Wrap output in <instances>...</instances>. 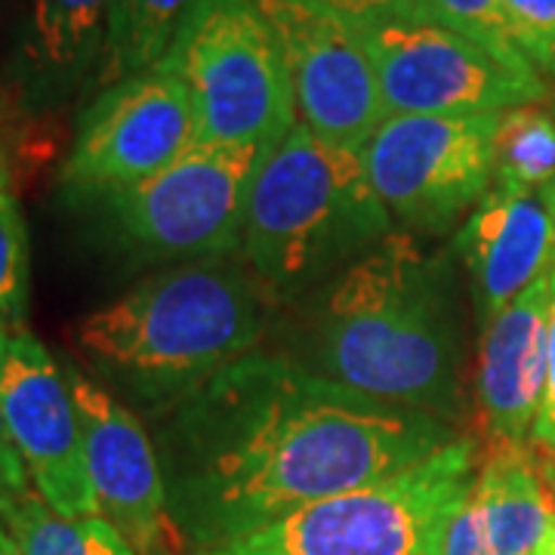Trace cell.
I'll list each match as a JSON object with an SVG mask.
<instances>
[{"label":"cell","instance_id":"6da1fadb","mask_svg":"<svg viewBox=\"0 0 555 555\" xmlns=\"http://www.w3.org/2000/svg\"><path fill=\"white\" fill-rule=\"evenodd\" d=\"M155 423L167 509L195 553L398 476L460 436L259 349Z\"/></svg>","mask_w":555,"mask_h":555},{"label":"cell","instance_id":"7a4b0ae2","mask_svg":"<svg viewBox=\"0 0 555 555\" xmlns=\"http://www.w3.org/2000/svg\"><path fill=\"white\" fill-rule=\"evenodd\" d=\"M291 358L358 396L456 429L463 321L454 254L426 250L411 232H392L318 287Z\"/></svg>","mask_w":555,"mask_h":555},{"label":"cell","instance_id":"3957f363","mask_svg":"<svg viewBox=\"0 0 555 555\" xmlns=\"http://www.w3.org/2000/svg\"><path fill=\"white\" fill-rule=\"evenodd\" d=\"M272 297L247 262H185L149 275L80 318V361L127 408L158 420L225 367L254 356Z\"/></svg>","mask_w":555,"mask_h":555},{"label":"cell","instance_id":"277c9868","mask_svg":"<svg viewBox=\"0 0 555 555\" xmlns=\"http://www.w3.org/2000/svg\"><path fill=\"white\" fill-rule=\"evenodd\" d=\"M392 235L361 149L297 127L272 145L250 179L241 257L272 302H291L346 272Z\"/></svg>","mask_w":555,"mask_h":555},{"label":"cell","instance_id":"5b68a950","mask_svg":"<svg viewBox=\"0 0 555 555\" xmlns=\"http://www.w3.org/2000/svg\"><path fill=\"white\" fill-rule=\"evenodd\" d=\"M478 476V444L456 436L398 476L327 496L195 555H441Z\"/></svg>","mask_w":555,"mask_h":555},{"label":"cell","instance_id":"8992f818","mask_svg":"<svg viewBox=\"0 0 555 555\" xmlns=\"http://www.w3.org/2000/svg\"><path fill=\"white\" fill-rule=\"evenodd\" d=\"M155 68L189 90L198 145L272 149L297 127L287 62L257 0H195Z\"/></svg>","mask_w":555,"mask_h":555},{"label":"cell","instance_id":"52a82bcc","mask_svg":"<svg viewBox=\"0 0 555 555\" xmlns=\"http://www.w3.org/2000/svg\"><path fill=\"white\" fill-rule=\"evenodd\" d=\"M257 145H192L158 177L100 201L93 210L108 244L139 266L204 262L241 250Z\"/></svg>","mask_w":555,"mask_h":555},{"label":"cell","instance_id":"ba28073f","mask_svg":"<svg viewBox=\"0 0 555 555\" xmlns=\"http://www.w3.org/2000/svg\"><path fill=\"white\" fill-rule=\"evenodd\" d=\"M500 115H389L361 145L367 179L411 235H444L494 185Z\"/></svg>","mask_w":555,"mask_h":555},{"label":"cell","instance_id":"9c48e42d","mask_svg":"<svg viewBox=\"0 0 555 555\" xmlns=\"http://www.w3.org/2000/svg\"><path fill=\"white\" fill-rule=\"evenodd\" d=\"M192 145L198 118L182 80L160 68L142 72L100 90L83 108L60 170L62 195L75 207H96L158 177Z\"/></svg>","mask_w":555,"mask_h":555},{"label":"cell","instance_id":"30bf717a","mask_svg":"<svg viewBox=\"0 0 555 555\" xmlns=\"http://www.w3.org/2000/svg\"><path fill=\"white\" fill-rule=\"evenodd\" d=\"M358 28V25H356ZM389 115H500L546 100L550 80L518 72L476 40L429 20L361 25Z\"/></svg>","mask_w":555,"mask_h":555},{"label":"cell","instance_id":"8fae6325","mask_svg":"<svg viewBox=\"0 0 555 555\" xmlns=\"http://www.w3.org/2000/svg\"><path fill=\"white\" fill-rule=\"evenodd\" d=\"M275 28L297 115L318 139L361 149L386 120L377 68L361 31L309 0H257Z\"/></svg>","mask_w":555,"mask_h":555},{"label":"cell","instance_id":"7c38bea8","mask_svg":"<svg viewBox=\"0 0 555 555\" xmlns=\"http://www.w3.org/2000/svg\"><path fill=\"white\" fill-rule=\"evenodd\" d=\"M78 411L87 476L100 516L137 555H170L179 531L167 509V485L155 441L142 420L72 361L62 364Z\"/></svg>","mask_w":555,"mask_h":555},{"label":"cell","instance_id":"4fadbf2b","mask_svg":"<svg viewBox=\"0 0 555 555\" xmlns=\"http://www.w3.org/2000/svg\"><path fill=\"white\" fill-rule=\"evenodd\" d=\"M0 404L35 491L62 516H100L65 371L28 331L0 334Z\"/></svg>","mask_w":555,"mask_h":555},{"label":"cell","instance_id":"5bb4252c","mask_svg":"<svg viewBox=\"0 0 555 555\" xmlns=\"http://www.w3.org/2000/svg\"><path fill=\"white\" fill-rule=\"evenodd\" d=\"M451 254L469 278L478 324L485 327L555 259V182L534 195L488 192L456 229Z\"/></svg>","mask_w":555,"mask_h":555},{"label":"cell","instance_id":"9a60e30c","mask_svg":"<svg viewBox=\"0 0 555 555\" xmlns=\"http://www.w3.org/2000/svg\"><path fill=\"white\" fill-rule=\"evenodd\" d=\"M550 343V275L518 294L481 327L476 358L478 429L494 448H516L534 438L546 389Z\"/></svg>","mask_w":555,"mask_h":555},{"label":"cell","instance_id":"2e32d148","mask_svg":"<svg viewBox=\"0 0 555 555\" xmlns=\"http://www.w3.org/2000/svg\"><path fill=\"white\" fill-rule=\"evenodd\" d=\"M115 0H28L7 80L25 112L50 115L93 87Z\"/></svg>","mask_w":555,"mask_h":555},{"label":"cell","instance_id":"e0dca14e","mask_svg":"<svg viewBox=\"0 0 555 555\" xmlns=\"http://www.w3.org/2000/svg\"><path fill=\"white\" fill-rule=\"evenodd\" d=\"M469 500L481 521L488 555H537L555 513L546 451L534 441L488 451Z\"/></svg>","mask_w":555,"mask_h":555},{"label":"cell","instance_id":"ac0fdd59","mask_svg":"<svg viewBox=\"0 0 555 555\" xmlns=\"http://www.w3.org/2000/svg\"><path fill=\"white\" fill-rule=\"evenodd\" d=\"M0 525L20 555H137L102 516H62L35 488L0 491Z\"/></svg>","mask_w":555,"mask_h":555},{"label":"cell","instance_id":"d6986e66","mask_svg":"<svg viewBox=\"0 0 555 555\" xmlns=\"http://www.w3.org/2000/svg\"><path fill=\"white\" fill-rule=\"evenodd\" d=\"M192 3L195 0H115L105 50L90 87L93 96L112 83L152 72L164 60Z\"/></svg>","mask_w":555,"mask_h":555},{"label":"cell","instance_id":"ffe728a7","mask_svg":"<svg viewBox=\"0 0 555 555\" xmlns=\"http://www.w3.org/2000/svg\"><path fill=\"white\" fill-rule=\"evenodd\" d=\"M555 182V93L500 112L494 133V192L534 195Z\"/></svg>","mask_w":555,"mask_h":555},{"label":"cell","instance_id":"44dd1931","mask_svg":"<svg viewBox=\"0 0 555 555\" xmlns=\"http://www.w3.org/2000/svg\"><path fill=\"white\" fill-rule=\"evenodd\" d=\"M420 3L429 22H438L463 38L476 40L478 47H485L496 60H503L518 72H534V65L521 56V50L509 35L503 0H420Z\"/></svg>","mask_w":555,"mask_h":555},{"label":"cell","instance_id":"7402d4cb","mask_svg":"<svg viewBox=\"0 0 555 555\" xmlns=\"http://www.w3.org/2000/svg\"><path fill=\"white\" fill-rule=\"evenodd\" d=\"M28 229L22 219L20 201L0 192V334L25 331L28 315Z\"/></svg>","mask_w":555,"mask_h":555},{"label":"cell","instance_id":"603a6c76","mask_svg":"<svg viewBox=\"0 0 555 555\" xmlns=\"http://www.w3.org/2000/svg\"><path fill=\"white\" fill-rule=\"evenodd\" d=\"M503 13L521 56L555 87V0H503Z\"/></svg>","mask_w":555,"mask_h":555},{"label":"cell","instance_id":"cb8c5ba5","mask_svg":"<svg viewBox=\"0 0 555 555\" xmlns=\"http://www.w3.org/2000/svg\"><path fill=\"white\" fill-rule=\"evenodd\" d=\"M321 10L334 13L349 25H374L392 20H426L420 0H309Z\"/></svg>","mask_w":555,"mask_h":555},{"label":"cell","instance_id":"d4e9b609","mask_svg":"<svg viewBox=\"0 0 555 555\" xmlns=\"http://www.w3.org/2000/svg\"><path fill=\"white\" fill-rule=\"evenodd\" d=\"M534 444L555 456V259L550 269V343H546V389L534 423Z\"/></svg>","mask_w":555,"mask_h":555},{"label":"cell","instance_id":"484cf974","mask_svg":"<svg viewBox=\"0 0 555 555\" xmlns=\"http://www.w3.org/2000/svg\"><path fill=\"white\" fill-rule=\"evenodd\" d=\"M25 488H28V473H25V463L13 444L3 404H0V491H25Z\"/></svg>","mask_w":555,"mask_h":555},{"label":"cell","instance_id":"4316f807","mask_svg":"<svg viewBox=\"0 0 555 555\" xmlns=\"http://www.w3.org/2000/svg\"><path fill=\"white\" fill-rule=\"evenodd\" d=\"M13 189V173H10V149H7V137H3V112H0V192Z\"/></svg>","mask_w":555,"mask_h":555},{"label":"cell","instance_id":"83f0119b","mask_svg":"<svg viewBox=\"0 0 555 555\" xmlns=\"http://www.w3.org/2000/svg\"><path fill=\"white\" fill-rule=\"evenodd\" d=\"M537 555H555V513L553 518H550V528H546V534H543V543H540Z\"/></svg>","mask_w":555,"mask_h":555},{"label":"cell","instance_id":"f1b7e54d","mask_svg":"<svg viewBox=\"0 0 555 555\" xmlns=\"http://www.w3.org/2000/svg\"><path fill=\"white\" fill-rule=\"evenodd\" d=\"M0 555H20L16 543H13V540H10V534L3 531V525H0Z\"/></svg>","mask_w":555,"mask_h":555},{"label":"cell","instance_id":"f546056e","mask_svg":"<svg viewBox=\"0 0 555 555\" xmlns=\"http://www.w3.org/2000/svg\"><path fill=\"white\" fill-rule=\"evenodd\" d=\"M546 478H550V488H553L555 494V456L546 451Z\"/></svg>","mask_w":555,"mask_h":555},{"label":"cell","instance_id":"4dcf8cb0","mask_svg":"<svg viewBox=\"0 0 555 555\" xmlns=\"http://www.w3.org/2000/svg\"><path fill=\"white\" fill-rule=\"evenodd\" d=\"M170 555H182V553H179V550H173V553H170Z\"/></svg>","mask_w":555,"mask_h":555}]
</instances>
